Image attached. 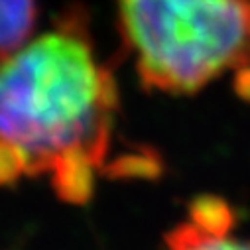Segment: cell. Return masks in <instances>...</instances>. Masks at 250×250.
<instances>
[{
  "instance_id": "277c9868",
  "label": "cell",
  "mask_w": 250,
  "mask_h": 250,
  "mask_svg": "<svg viewBox=\"0 0 250 250\" xmlns=\"http://www.w3.org/2000/svg\"><path fill=\"white\" fill-rule=\"evenodd\" d=\"M36 24L38 0H0V59L26 45Z\"/></svg>"
},
{
  "instance_id": "3957f363",
  "label": "cell",
  "mask_w": 250,
  "mask_h": 250,
  "mask_svg": "<svg viewBox=\"0 0 250 250\" xmlns=\"http://www.w3.org/2000/svg\"><path fill=\"white\" fill-rule=\"evenodd\" d=\"M164 250H250V238L236 234L234 211L225 199L201 195L167 230Z\"/></svg>"
},
{
  "instance_id": "7a4b0ae2",
  "label": "cell",
  "mask_w": 250,
  "mask_h": 250,
  "mask_svg": "<svg viewBox=\"0 0 250 250\" xmlns=\"http://www.w3.org/2000/svg\"><path fill=\"white\" fill-rule=\"evenodd\" d=\"M118 34L140 83L195 95L217 79L250 77V0H114Z\"/></svg>"
},
{
  "instance_id": "6da1fadb",
  "label": "cell",
  "mask_w": 250,
  "mask_h": 250,
  "mask_svg": "<svg viewBox=\"0 0 250 250\" xmlns=\"http://www.w3.org/2000/svg\"><path fill=\"white\" fill-rule=\"evenodd\" d=\"M118 85L81 6L0 59V187L45 177L85 205L112 150Z\"/></svg>"
}]
</instances>
